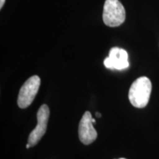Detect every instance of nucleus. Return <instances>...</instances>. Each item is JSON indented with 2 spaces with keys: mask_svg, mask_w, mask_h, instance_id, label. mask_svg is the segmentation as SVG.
<instances>
[{
  "mask_svg": "<svg viewBox=\"0 0 159 159\" xmlns=\"http://www.w3.org/2000/svg\"><path fill=\"white\" fill-rule=\"evenodd\" d=\"M126 17L125 9L119 0H105L102 19L105 25L115 27L121 25Z\"/></svg>",
  "mask_w": 159,
  "mask_h": 159,
  "instance_id": "obj_2",
  "label": "nucleus"
},
{
  "mask_svg": "<svg viewBox=\"0 0 159 159\" xmlns=\"http://www.w3.org/2000/svg\"><path fill=\"white\" fill-rule=\"evenodd\" d=\"M30 144H28V143H27V145H26V148H27V149H28V148H30Z\"/></svg>",
  "mask_w": 159,
  "mask_h": 159,
  "instance_id": "obj_9",
  "label": "nucleus"
},
{
  "mask_svg": "<svg viewBox=\"0 0 159 159\" xmlns=\"http://www.w3.org/2000/svg\"><path fill=\"white\" fill-rule=\"evenodd\" d=\"M79 139L83 144L89 145L96 140L97 132L94 128L92 116L89 111H85L79 123Z\"/></svg>",
  "mask_w": 159,
  "mask_h": 159,
  "instance_id": "obj_5",
  "label": "nucleus"
},
{
  "mask_svg": "<svg viewBox=\"0 0 159 159\" xmlns=\"http://www.w3.org/2000/svg\"><path fill=\"white\" fill-rule=\"evenodd\" d=\"M5 0H0V8H2L4 4H5Z\"/></svg>",
  "mask_w": 159,
  "mask_h": 159,
  "instance_id": "obj_7",
  "label": "nucleus"
},
{
  "mask_svg": "<svg viewBox=\"0 0 159 159\" xmlns=\"http://www.w3.org/2000/svg\"><path fill=\"white\" fill-rule=\"evenodd\" d=\"M152 91V83L147 77L137 78L131 85L128 98L132 105L139 108L147 106Z\"/></svg>",
  "mask_w": 159,
  "mask_h": 159,
  "instance_id": "obj_1",
  "label": "nucleus"
},
{
  "mask_svg": "<svg viewBox=\"0 0 159 159\" xmlns=\"http://www.w3.org/2000/svg\"><path fill=\"white\" fill-rule=\"evenodd\" d=\"M95 115H96L97 117H99H99H101V114H100V113H99V112H97L96 114H95Z\"/></svg>",
  "mask_w": 159,
  "mask_h": 159,
  "instance_id": "obj_8",
  "label": "nucleus"
},
{
  "mask_svg": "<svg viewBox=\"0 0 159 159\" xmlns=\"http://www.w3.org/2000/svg\"><path fill=\"white\" fill-rule=\"evenodd\" d=\"M104 65L109 69H127L129 66L128 52L123 49L114 47L109 52V56L105 59Z\"/></svg>",
  "mask_w": 159,
  "mask_h": 159,
  "instance_id": "obj_6",
  "label": "nucleus"
},
{
  "mask_svg": "<svg viewBox=\"0 0 159 159\" xmlns=\"http://www.w3.org/2000/svg\"><path fill=\"white\" fill-rule=\"evenodd\" d=\"M119 159H126V158H119Z\"/></svg>",
  "mask_w": 159,
  "mask_h": 159,
  "instance_id": "obj_11",
  "label": "nucleus"
},
{
  "mask_svg": "<svg viewBox=\"0 0 159 159\" xmlns=\"http://www.w3.org/2000/svg\"><path fill=\"white\" fill-rule=\"evenodd\" d=\"M49 117V107L47 105H42L37 112L38 123L36 127L32 130L28 138V144H30L31 147L36 145L45 134L47 128Z\"/></svg>",
  "mask_w": 159,
  "mask_h": 159,
  "instance_id": "obj_4",
  "label": "nucleus"
},
{
  "mask_svg": "<svg viewBox=\"0 0 159 159\" xmlns=\"http://www.w3.org/2000/svg\"><path fill=\"white\" fill-rule=\"evenodd\" d=\"M92 122H93V123H95V122H96V120H95V119H93V118H92Z\"/></svg>",
  "mask_w": 159,
  "mask_h": 159,
  "instance_id": "obj_10",
  "label": "nucleus"
},
{
  "mask_svg": "<svg viewBox=\"0 0 159 159\" xmlns=\"http://www.w3.org/2000/svg\"><path fill=\"white\" fill-rule=\"evenodd\" d=\"M41 79L37 75L30 77L24 83L19 91L17 103L19 108H26L29 107L34 100L39 90Z\"/></svg>",
  "mask_w": 159,
  "mask_h": 159,
  "instance_id": "obj_3",
  "label": "nucleus"
}]
</instances>
